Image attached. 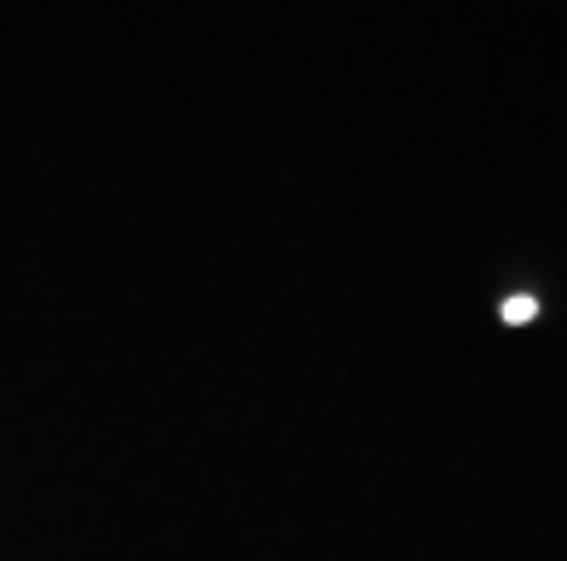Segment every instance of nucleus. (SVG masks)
I'll return each instance as SVG.
<instances>
[{"instance_id": "obj_1", "label": "nucleus", "mask_w": 567, "mask_h": 561, "mask_svg": "<svg viewBox=\"0 0 567 561\" xmlns=\"http://www.w3.org/2000/svg\"><path fill=\"white\" fill-rule=\"evenodd\" d=\"M498 315H505L511 326H522V321H533V315H539V299H533V292H516V299H505V304H498Z\"/></svg>"}]
</instances>
